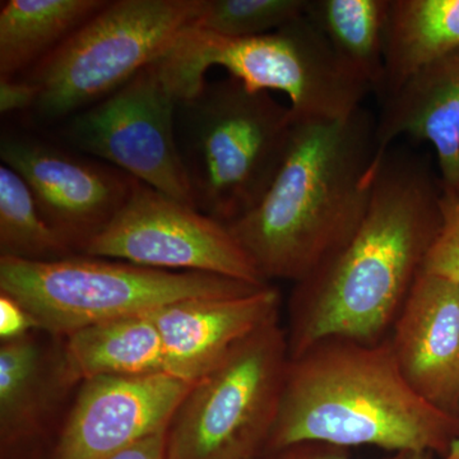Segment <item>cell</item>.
<instances>
[{"mask_svg": "<svg viewBox=\"0 0 459 459\" xmlns=\"http://www.w3.org/2000/svg\"><path fill=\"white\" fill-rule=\"evenodd\" d=\"M367 213L352 237L289 300L290 359L319 341L379 343L422 273L442 223L443 186L427 157L392 146L377 160Z\"/></svg>", "mask_w": 459, "mask_h": 459, "instance_id": "6da1fadb", "label": "cell"}, {"mask_svg": "<svg viewBox=\"0 0 459 459\" xmlns=\"http://www.w3.org/2000/svg\"><path fill=\"white\" fill-rule=\"evenodd\" d=\"M377 117L295 119L291 144L262 201L228 228L264 280L307 279L350 240L369 205Z\"/></svg>", "mask_w": 459, "mask_h": 459, "instance_id": "7a4b0ae2", "label": "cell"}, {"mask_svg": "<svg viewBox=\"0 0 459 459\" xmlns=\"http://www.w3.org/2000/svg\"><path fill=\"white\" fill-rule=\"evenodd\" d=\"M458 437L459 418L411 388L389 337L379 343L331 337L290 359L265 453L319 442L443 458Z\"/></svg>", "mask_w": 459, "mask_h": 459, "instance_id": "3957f363", "label": "cell"}, {"mask_svg": "<svg viewBox=\"0 0 459 459\" xmlns=\"http://www.w3.org/2000/svg\"><path fill=\"white\" fill-rule=\"evenodd\" d=\"M295 117L268 91L229 75L178 101L175 134L195 210L229 226L276 179Z\"/></svg>", "mask_w": 459, "mask_h": 459, "instance_id": "277c9868", "label": "cell"}, {"mask_svg": "<svg viewBox=\"0 0 459 459\" xmlns=\"http://www.w3.org/2000/svg\"><path fill=\"white\" fill-rule=\"evenodd\" d=\"M159 65L178 101L202 89L208 69L221 66L252 89L285 93L295 119H343L371 92L307 14L250 39L220 38L190 26Z\"/></svg>", "mask_w": 459, "mask_h": 459, "instance_id": "5b68a950", "label": "cell"}, {"mask_svg": "<svg viewBox=\"0 0 459 459\" xmlns=\"http://www.w3.org/2000/svg\"><path fill=\"white\" fill-rule=\"evenodd\" d=\"M265 286L101 256L74 255L51 262L0 256L2 294L22 307L33 328L60 337L108 320L146 316L178 301L235 298Z\"/></svg>", "mask_w": 459, "mask_h": 459, "instance_id": "8992f818", "label": "cell"}, {"mask_svg": "<svg viewBox=\"0 0 459 459\" xmlns=\"http://www.w3.org/2000/svg\"><path fill=\"white\" fill-rule=\"evenodd\" d=\"M204 0L108 2L30 72L47 122L74 117L113 95L174 47Z\"/></svg>", "mask_w": 459, "mask_h": 459, "instance_id": "52a82bcc", "label": "cell"}, {"mask_svg": "<svg viewBox=\"0 0 459 459\" xmlns=\"http://www.w3.org/2000/svg\"><path fill=\"white\" fill-rule=\"evenodd\" d=\"M290 351L280 316L192 385L168 431L169 459H256L267 449Z\"/></svg>", "mask_w": 459, "mask_h": 459, "instance_id": "ba28073f", "label": "cell"}, {"mask_svg": "<svg viewBox=\"0 0 459 459\" xmlns=\"http://www.w3.org/2000/svg\"><path fill=\"white\" fill-rule=\"evenodd\" d=\"M178 98L157 60L65 126L66 141L190 207L192 192L175 134Z\"/></svg>", "mask_w": 459, "mask_h": 459, "instance_id": "9c48e42d", "label": "cell"}, {"mask_svg": "<svg viewBox=\"0 0 459 459\" xmlns=\"http://www.w3.org/2000/svg\"><path fill=\"white\" fill-rule=\"evenodd\" d=\"M81 255L270 285L228 226L140 180L122 210Z\"/></svg>", "mask_w": 459, "mask_h": 459, "instance_id": "30bf717a", "label": "cell"}, {"mask_svg": "<svg viewBox=\"0 0 459 459\" xmlns=\"http://www.w3.org/2000/svg\"><path fill=\"white\" fill-rule=\"evenodd\" d=\"M0 159L26 181L47 221L74 252L107 228L135 184L119 169L33 138L3 135Z\"/></svg>", "mask_w": 459, "mask_h": 459, "instance_id": "8fae6325", "label": "cell"}, {"mask_svg": "<svg viewBox=\"0 0 459 459\" xmlns=\"http://www.w3.org/2000/svg\"><path fill=\"white\" fill-rule=\"evenodd\" d=\"M193 385L166 373L82 383L53 459H108L169 430Z\"/></svg>", "mask_w": 459, "mask_h": 459, "instance_id": "7c38bea8", "label": "cell"}, {"mask_svg": "<svg viewBox=\"0 0 459 459\" xmlns=\"http://www.w3.org/2000/svg\"><path fill=\"white\" fill-rule=\"evenodd\" d=\"M389 341L411 388L459 418V283L420 274Z\"/></svg>", "mask_w": 459, "mask_h": 459, "instance_id": "4fadbf2b", "label": "cell"}, {"mask_svg": "<svg viewBox=\"0 0 459 459\" xmlns=\"http://www.w3.org/2000/svg\"><path fill=\"white\" fill-rule=\"evenodd\" d=\"M281 294L268 285L235 298L189 299L147 314L159 329L165 373L195 385L256 329L280 316Z\"/></svg>", "mask_w": 459, "mask_h": 459, "instance_id": "5bb4252c", "label": "cell"}, {"mask_svg": "<svg viewBox=\"0 0 459 459\" xmlns=\"http://www.w3.org/2000/svg\"><path fill=\"white\" fill-rule=\"evenodd\" d=\"M376 157L402 135L433 144L444 188L459 190V49L413 74L380 101Z\"/></svg>", "mask_w": 459, "mask_h": 459, "instance_id": "9a60e30c", "label": "cell"}, {"mask_svg": "<svg viewBox=\"0 0 459 459\" xmlns=\"http://www.w3.org/2000/svg\"><path fill=\"white\" fill-rule=\"evenodd\" d=\"M63 338L56 361L63 386L99 377L165 373L161 336L147 314L108 320Z\"/></svg>", "mask_w": 459, "mask_h": 459, "instance_id": "2e32d148", "label": "cell"}, {"mask_svg": "<svg viewBox=\"0 0 459 459\" xmlns=\"http://www.w3.org/2000/svg\"><path fill=\"white\" fill-rule=\"evenodd\" d=\"M458 49L459 0H391L377 99L383 101L424 66Z\"/></svg>", "mask_w": 459, "mask_h": 459, "instance_id": "e0dca14e", "label": "cell"}, {"mask_svg": "<svg viewBox=\"0 0 459 459\" xmlns=\"http://www.w3.org/2000/svg\"><path fill=\"white\" fill-rule=\"evenodd\" d=\"M107 0H8L0 9V77L35 66L108 4Z\"/></svg>", "mask_w": 459, "mask_h": 459, "instance_id": "ac0fdd59", "label": "cell"}, {"mask_svg": "<svg viewBox=\"0 0 459 459\" xmlns=\"http://www.w3.org/2000/svg\"><path fill=\"white\" fill-rule=\"evenodd\" d=\"M391 0H309L307 16L338 57L377 93Z\"/></svg>", "mask_w": 459, "mask_h": 459, "instance_id": "d6986e66", "label": "cell"}, {"mask_svg": "<svg viewBox=\"0 0 459 459\" xmlns=\"http://www.w3.org/2000/svg\"><path fill=\"white\" fill-rule=\"evenodd\" d=\"M56 369L48 370L47 356L33 334L2 340L0 344V435L3 444L26 439L40 425L50 397ZM62 385V382H60Z\"/></svg>", "mask_w": 459, "mask_h": 459, "instance_id": "ffe728a7", "label": "cell"}, {"mask_svg": "<svg viewBox=\"0 0 459 459\" xmlns=\"http://www.w3.org/2000/svg\"><path fill=\"white\" fill-rule=\"evenodd\" d=\"M72 255L74 250L47 221L26 181L0 166V256L51 262Z\"/></svg>", "mask_w": 459, "mask_h": 459, "instance_id": "44dd1931", "label": "cell"}, {"mask_svg": "<svg viewBox=\"0 0 459 459\" xmlns=\"http://www.w3.org/2000/svg\"><path fill=\"white\" fill-rule=\"evenodd\" d=\"M309 0H204L192 27L225 39L276 31L307 13Z\"/></svg>", "mask_w": 459, "mask_h": 459, "instance_id": "7402d4cb", "label": "cell"}, {"mask_svg": "<svg viewBox=\"0 0 459 459\" xmlns=\"http://www.w3.org/2000/svg\"><path fill=\"white\" fill-rule=\"evenodd\" d=\"M443 186V184H442ZM442 223L425 259L422 273L459 283V195L444 188L440 198Z\"/></svg>", "mask_w": 459, "mask_h": 459, "instance_id": "603a6c76", "label": "cell"}, {"mask_svg": "<svg viewBox=\"0 0 459 459\" xmlns=\"http://www.w3.org/2000/svg\"><path fill=\"white\" fill-rule=\"evenodd\" d=\"M40 87L32 81L16 77H0V113L7 115L35 108Z\"/></svg>", "mask_w": 459, "mask_h": 459, "instance_id": "cb8c5ba5", "label": "cell"}, {"mask_svg": "<svg viewBox=\"0 0 459 459\" xmlns=\"http://www.w3.org/2000/svg\"><path fill=\"white\" fill-rule=\"evenodd\" d=\"M268 455H272L271 459H351L347 448L319 442L296 443ZM403 455H394L383 459H403Z\"/></svg>", "mask_w": 459, "mask_h": 459, "instance_id": "d4e9b609", "label": "cell"}, {"mask_svg": "<svg viewBox=\"0 0 459 459\" xmlns=\"http://www.w3.org/2000/svg\"><path fill=\"white\" fill-rule=\"evenodd\" d=\"M33 328L31 320L22 307L9 296L0 294V333L2 340L25 334Z\"/></svg>", "mask_w": 459, "mask_h": 459, "instance_id": "484cf974", "label": "cell"}, {"mask_svg": "<svg viewBox=\"0 0 459 459\" xmlns=\"http://www.w3.org/2000/svg\"><path fill=\"white\" fill-rule=\"evenodd\" d=\"M168 431L152 435L108 459H169Z\"/></svg>", "mask_w": 459, "mask_h": 459, "instance_id": "4316f807", "label": "cell"}, {"mask_svg": "<svg viewBox=\"0 0 459 459\" xmlns=\"http://www.w3.org/2000/svg\"><path fill=\"white\" fill-rule=\"evenodd\" d=\"M435 455L433 453L422 452V453H407L403 455V459H434Z\"/></svg>", "mask_w": 459, "mask_h": 459, "instance_id": "83f0119b", "label": "cell"}, {"mask_svg": "<svg viewBox=\"0 0 459 459\" xmlns=\"http://www.w3.org/2000/svg\"><path fill=\"white\" fill-rule=\"evenodd\" d=\"M442 459H459V437L455 443H453V446H451V449H449V452L446 453V457H443Z\"/></svg>", "mask_w": 459, "mask_h": 459, "instance_id": "f1b7e54d", "label": "cell"}, {"mask_svg": "<svg viewBox=\"0 0 459 459\" xmlns=\"http://www.w3.org/2000/svg\"><path fill=\"white\" fill-rule=\"evenodd\" d=\"M458 195H459V190H458Z\"/></svg>", "mask_w": 459, "mask_h": 459, "instance_id": "f546056e", "label": "cell"}]
</instances>
